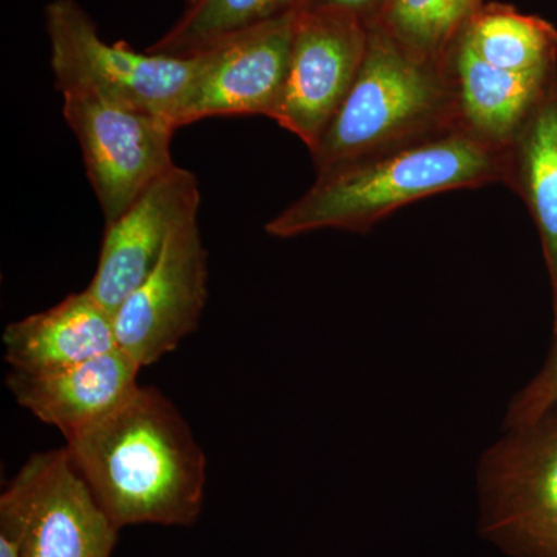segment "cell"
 <instances>
[{"label":"cell","mask_w":557,"mask_h":557,"mask_svg":"<svg viewBox=\"0 0 557 557\" xmlns=\"http://www.w3.org/2000/svg\"><path fill=\"white\" fill-rule=\"evenodd\" d=\"M387 0H300L298 10H343L355 14L369 28H373L379 24Z\"/></svg>","instance_id":"ffe728a7"},{"label":"cell","mask_w":557,"mask_h":557,"mask_svg":"<svg viewBox=\"0 0 557 557\" xmlns=\"http://www.w3.org/2000/svg\"><path fill=\"white\" fill-rule=\"evenodd\" d=\"M370 28L343 10H298L287 79L271 120L317 149L357 79Z\"/></svg>","instance_id":"ba28073f"},{"label":"cell","mask_w":557,"mask_h":557,"mask_svg":"<svg viewBox=\"0 0 557 557\" xmlns=\"http://www.w3.org/2000/svg\"><path fill=\"white\" fill-rule=\"evenodd\" d=\"M485 0H387L375 27L410 53L445 64L450 49Z\"/></svg>","instance_id":"ac0fdd59"},{"label":"cell","mask_w":557,"mask_h":557,"mask_svg":"<svg viewBox=\"0 0 557 557\" xmlns=\"http://www.w3.org/2000/svg\"><path fill=\"white\" fill-rule=\"evenodd\" d=\"M5 361L25 373L51 372L116 348L113 313L87 289L3 330Z\"/></svg>","instance_id":"4fadbf2b"},{"label":"cell","mask_w":557,"mask_h":557,"mask_svg":"<svg viewBox=\"0 0 557 557\" xmlns=\"http://www.w3.org/2000/svg\"><path fill=\"white\" fill-rule=\"evenodd\" d=\"M507 185L525 201L541 237L557 330V75L508 148Z\"/></svg>","instance_id":"9a60e30c"},{"label":"cell","mask_w":557,"mask_h":557,"mask_svg":"<svg viewBox=\"0 0 557 557\" xmlns=\"http://www.w3.org/2000/svg\"><path fill=\"white\" fill-rule=\"evenodd\" d=\"M508 177V149L457 129L317 174V182L265 225L277 239L319 230L368 233L413 201Z\"/></svg>","instance_id":"7a4b0ae2"},{"label":"cell","mask_w":557,"mask_h":557,"mask_svg":"<svg viewBox=\"0 0 557 557\" xmlns=\"http://www.w3.org/2000/svg\"><path fill=\"white\" fill-rule=\"evenodd\" d=\"M461 127L448 69L379 27L335 119L311 152L317 174Z\"/></svg>","instance_id":"3957f363"},{"label":"cell","mask_w":557,"mask_h":557,"mask_svg":"<svg viewBox=\"0 0 557 557\" xmlns=\"http://www.w3.org/2000/svg\"><path fill=\"white\" fill-rule=\"evenodd\" d=\"M65 449L120 531L193 527L199 519L207 457L159 388L139 386L115 412L65 440Z\"/></svg>","instance_id":"6da1fadb"},{"label":"cell","mask_w":557,"mask_h":557,"mask_svg":"<svg viewBox=\"0 0 557 557\" xmlns=\"http://www.w3.org/2000/svg\"><path fill=\"white\" fill-rule=\"evenodd\" d=\"M0 557H22L17 545L3 534H0Z\"/></svg>","instance_id":"44dd1931"},{"label":"cell","mask_w":557,"mask_h":557,"mask_svg":"<svg viewBox=\"0 0 557 557\" xmlns=\"http://www.w3.org/2000/svg\"><path fill=\"white\" fill-rule=\"evenodd\" d=\"M557 406V330L555 346L541 373L515 398L505 418L508 429L536 423Z\"/></svg>","instance_id":"d6986e66"},{"label":"cell","mask_w":557,"mask_h":557,"mask_svg":"<svg viewBox=\"0 0 557 557\" xmlns=\"http://www.w3.org/2000/svg\"><path fill=\"white\" fill-rule=\"evenodd\" d=\"M298 10L196 54L199 64L177 115V129L212 116L265 115L276 110Z\"/></svg>","instance_id":"30bf717a"},{"label":"cell","mask_w":557,"mask_h":557,"mask_svg":"<svg viewBox=\"0 0 557 557\" xmlns=\"http://www.w3.org/2000/svg\"><path fill=\"white\" fill-rule=\"evenodd\" d=\"M62 97L64 119L78 139L108 225L174 166L171 141L177 127L164 116L95 91H67Z\"/></svg>","instance_id":"52a82bcc"},{"label":"cell","mask_w":557,"mask_h":557,"mask_svg":"<svg viewBox=\"0 0 557 557\" xmlns=\"http://www.w3.org/2000/svg\"><path fill=\"white\" fill-rule=\"evenodd\" d=\"M139 366L116 347L89 361L42 373L11 370L7 387L17 405L65 440L95 426L137 391Z\"/></svg>","instance_id":"7c38bea8"},{"label":"cell","mask_w":557,"mask_h":557,"mask_svg":"<svg viewBox=\"0 0 557 557\" xmlns=\"http://www.w3.org/2000/svg\"><path fill=\"white\" fill-rule=\"evenodd\" d=\"M460 39L475 54L508 72L557 69V28L508 3L485 2L469 20Z\"/></svg>","instance_id":"2e32d148"},{"label":"cell","mask_w":557,"mask_h":557,"mask_svg":"<svg viewBox=\"0 0 557 557\" xmlns=\"http://www.w3.org/2000/svg\"><path fill=\"white\" fill-rule=\"evenodd\" d=\"M208 300V251L197 219L180 225L148 277L113 313L116 347L148 368L199 327Z\"/></svg>","instance_id":"9c48e42d"},{"label":"cell","mask_w":557,"mask_h":557,"mask_svg":"<svg viewBox=\"0 0 557 557\" xmlns=\"http://www.w3.org/2000/svg\"><path fill=\"white\" fill-rule=\"evenodd\" d=\"M300 0H188L182 16L149 53L190 58L299 9Z\"/></svg>","instance_id":"e0dca14e"},{"label":"cell","mask_w":557,"mask_h":557,"mask_svg":"<svg viewBox=\"0 0 557 557\" xmlns=\"http://www.w3.org/2000/svg\"><path fill=\"white\" fill-rule=\"evenodd\" d=\"M119 533L65 446L33 454L0 496V534L22 557H110Z\"/></svg>","instance_id":"8992f818"},{"label":"cell","mask_w":557,"mask_h":557,"mask_svg":"<svg viewBox=\"0 0 557 557\" xmlns=\"http://www.w3.org/2000/svg\"><path fill=\"white\" fill-rule=\"evenodd\" d=\"M480 533L515 557H557V417L511 428L479 468Z\"/></svg>","instance_id":"5b68a950"},{"label":"cell","mask_w":557,"mask_h":557,"mask_svg":"<svg viewBox=\"0 0 557 557\" xmlns=\"http://www.w3.org/2000/svg\"><path fill=\"white\" fill-rule=\"evenodd\" d=\"M44 20L54 86L61 94L95 91L164 116L175 126L197 57H166L106 42L76 0H53L44 10Z\"/></svg>","instance_id":"277c9868"},{"label":"cell","mask_w":557,"mask_h":557,"mask_svg":"<svg viewBox=\"0 0 557 557\" xmlns=\"http://www.w3.org/2000/svg\"><path fill=\"white\" fill-rule=\"evenodd\" d=\"M199 207V182L193 172L174 164L153 180L120 218L106 225L87 292L115 313L157 265L171 234L197 219Z\"/></svg>","instance_id":"8fae6325"},{"label":"cell","mask_w":557,"mask_h":557,"mask_svg":"<svg viewBox=\"0 0 557 557\" xmlns=\"http://www.w3.org/2000/svg\"><path fill=\"white\" fill-rule=\"evenodd\" d=\"M458 123L472 135L508 149L557 69L516 73L480 60L460 38L446 58Z\"/></svg>","instance_id":"5bb4252c"}]
</instances>
